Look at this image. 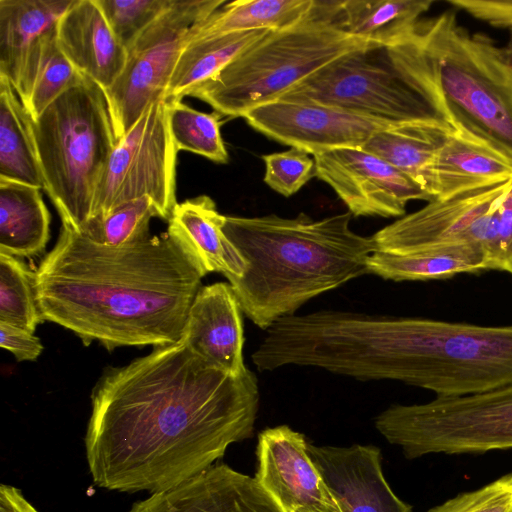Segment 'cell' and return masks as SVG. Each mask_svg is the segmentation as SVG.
Returning a JSON list of instances; mask_svg holds the SVG:
<instances>
[{"label":"cell","mask_w":512,"mask_h":512,"mask_svg":"<svg viewBox=\"0 0 512 512\" xmlns=\"http://www.w3.org/2000/svg\"><path fill=\"white\" fill-rule=\"evenodd\" d=\"M44 190L62 225L76 232L91 219L95 193L117 145L104 90L84 75L32 119Z\"/></svg>","instance_id":"cell-6"},{"label":"cell","mask_w":512,"mask_h":512,"mask_svg":"<svg viewBox=\"0 0 512 512\" xmlns=\"http://www.w3.org/2000/svg\"><path fill=\"white\" fill-rule=\"evenodd\" d=\"M0 179L44 189L32 118L3 77H0Z\"/></svg>","instance_id":"cell-26"},{"label":"cell","mask_w":512,"mask_h":512,"mask_svg":"<svg viewBox=\"0 0 512 512\" xmlns=\"http://www.w3.org/2000/svg\"><path fill=\"white\" fill-rule=\"evenodd\" d=\"M0 346L18 361H34L43 351L40 339L32 332L5 322H0Z\"/></svg>","instance_id":"cell-37"},{"label":"cell","mask_w":512,"mask_h":512,"mask_svg":"<svg viewBox=\"0 0 512 512\" xmlns=\"http://www.w3.org/2000/svg\"><path fill=\"white\" fill-rule=\"evenodd\" d=\"M0 322L32 333L44 322L36 301L35 272L4 252H0Z\"/></svg>","instance_id":"cell-30"},{"label":"cell","mask_w":512,"mask_h":512,"mask_svg":"<svg viewBox=\"0 0 512 512\" xmlns=\"http://www.w3.org/2000/svg\"><path fill=\"white\" fill-rule=\"evenodd\" d=\"M57 44L75 69L108 90L123 72L128 53L96 0H73L57 25Z\"/></svg>","instance_id":"cell-19"},{"label":"cell","mask_w":512,"mask_h":512,"mask_svg":"<svg viewBox=\"0 0 512 512\" xmlns=\"http://www.w3.org/2000/svg\"><path fill=\"white\" fill-rule=\"evenodd\" d=\"M202 274L166 232L108 247L61 226L35 271L44 321L108 350L182 339Z\"/></svg>","instance_id":"cell-2"},{"label":"cell","mask_w":512,"mask_h":512,"mask_svg":"<svg viewBox=\"0 0 512 512\" xmlns=\"http://www.w3.org/2000/svg\"><path fill=\"white\" fill-rule=\"evenodd\" d=\"M511 179L510 156L456 129L448 135L431 163L426 191L432 200H441Z\"/></svg>","instance_id":"cell-20"},{"label":"cell","mask_w":512,"mask_h":512,"mask_svg":"<svg viewBox=\"0 0 512 512\" xmlns=\"http://www.w3.org/2000/svg\"><path fill=\"white\" fill-rule=\"evenodd\" d=\"M243 118L268 138L311 155L334 148H362L374 133L391 126L327 105L281 100L256 107Z\"/></svg>","instance_id":"cell-13"},{"label":"cell","mask_w":512,"mask_h":512,"mask_svg":"<svg viewBox=\"0 0 512 512\" xmlns=\"http://www.w3.org/2000/svg\"><path fill=\"white\" fill-rule=\"evenodd\" d=\"M427 512H512V473L461 493Z\"/></svg>","instance_id":"cell-35"},{"label":"cell","mask_w":512,"mask_h":512,"mask_svg":"<svg viewBox=\"0 0 512 512\" xmlns=\"http://www.w3.org/2000/svg\"><path fill=\"white\" fill-rule=\"evenodd\" d=\"M256 458L254 478L282 512H341L300 432L287 425L264 429Z\"/></svg>","instance_id":"cell-14"},{"label":"cell","mask_w":512,"mask_h":512,"mask_svg":"<svg viewBox=\"0 0 512 512\" xmlns=\"http://www.w3.org/2000/svg\"><path fill=\"white\" fill-rule=\"evenodd\" d=\"M50 213L41 188L0 179V252L23 258L45 251Z\"/></svg>","instance_id":"cell-23"},{"label":"cell","mask_w":512,"mask_h":512,"mask_svg":"<svg viewBox=\"0 0 512 512\" xmlns=\"http://www.w3.org/2000/svg\"><path fill=\"white\" fill-rule=\"evenodd\" d=\"M512 40V39H511ZM509 45L512 47V41L509 43Z\"/></svg>","instance_id":"cell-39"},{"label":"cell","mask_w":512,"mask_h":512,"mask_svg":"<svg viewBox=\"0 0 512 512\" xmlns=\"http://www.w3.org/2000/svg\"><path fill=\"white\" fill-rule=\"evenodd\" d=\"M447 3L492 27L512 33V0H448Z\"/></svg>","instance_id":"cell-36"},{"label":"cell","mask_w":512,"mask_h":512,"mask_svg":"<svg viewBox=\"0 0 512 512\" xmlns=\"http://www.w3.org/2000/svg\"><path fill=\"white\" fill-rule=\"evenodd\" d=\"M269 30L237 32L189 40L170 76L164 97L182 100Z\"/></svg>","instance_id":"cell-27"},{"label":"cell","mask_w":512,"mask_h":512,"mask_svg":"<svg viewBox=\"0 0 512 512\" xmlns=\"http://www.w3.org/2000/svg\"><path fill=\"white\" fill-rule=\"evenodd\" d=\"M375 427L408 459L511 449L512 384L424 404H394L375 418Z\"/></svg>","instance_id":"cell-8"},{"label":"cell","mask_w":512,"mask_h":512,"mask_svg":"<svg viewBox=\"0 0 512 512\" xmlns=\"http://www.w3.org/2000/svg\"><path fill=\"white\" fill-rule=\"evenodd\" d=\"M157 211L149 197L125 203L105 216L90 219L81 229L95 243L120 247L150 237L149 224Z\"/></svg>","instance_id":"cell-31"},{"label":"cell","mask_w":512,"mask_h":512,"mask_svg":"<svg viewBox=\"0 0 512 512\" xmlns=\"http://www.w3.org/2000/svg\"><path fill=\"white\" fill-rule=\"evenodd\" d=\"M511 186L512 179L447 199L431 200L372 235L377 251L407 254L469 245L486 254L491 270L502 271L503 209Z\"/></svg>","instance_id":"cell-9"},{"label":"cell","mask_w":512,"mask_h":512,"mask_svg":"<svg viewBox=\"0 0 512 512\" xmlns=\"http://www.w3.org/2000/svg\"><path fill=\"white\" fill-rule=\"evenodd\" d=\"M370 274L385 280L447 279L462 273L491 270L486 254L469 245L436 247L407 254L374 252L367 259Z\"/></svg>","instance_id":"cell-24"},{"label":"cell","mask_w":512,"mask_h":512,"mask_svg":"<svg viewBox=\"0 0 512 512\" xmlns=\"http://www.w3.org/2000/svg\"><path fill=\"white\" fill-rule=\"evenodd\" d=\"M112 32L127 50L173 0H96Z\"/></svg>","instance_id":"cell-33"},{"label":"cell","mask_w":512,"mask_h":512,"mask_svg":"<svg viewBox=\"0 0 512 512\" xmlns=\"http://www.w3.org/2000/svg\"><path fill=\"white\" fill-rule=\"evenodd\" d=\"M0 512H38L23 496L21 491L11 485L0 486Z\"/></svg>","instance_id":"cell-38"},{"label":"cell","mask_w":512,"mask_h":512,"mask_svg":"<svg viewBox=\"0 0 512 512\" xmlns=\"http://www.w3.org/2000/svg\"><path fill=\"white\" fill-rule=\"evenodd\" d=\"M170 99L160 97L117 143L98 184L92 218L149 197L159 218L169 220L177 205L178 150L169 123Z\"/></svg>","instance_id":"cell-10"},{"label":"cell","mask_w":512,"mask_h":512,"mask_svg":"<svg viewBox=\"0 0 512 512\" xmlns=\"http://www.w3.org/2000/svg\"><path fill=\"white\" fill-rule=\"evenodd\" d=\"M351 215L225 216L222 230L245 262L227 280L246 317L267 330L312 298L370 274L367 259L377 247L350 228Z\"/></svg>","instance_id":"cell-3"},{"label":"cell","mask_w":512,"mask_h":512,"mask_svg":"<svg viewBox=\"0 0 512 512\" xmlns=\"http://www.w3.org/2000/svg\"><path fill=\"white\" fill-rule=\"evenodd\" d=\"M367 44L333 25L332 1L314 0L302 21L269 30L189 96L208 103L221 115L243 117L279 100L341 55Z\"/></svg>","instance_id":"cell-5"},{"label":"cell","mask_w":512,"mask_h":512,"mask_svg":"<svg viewBox=\"0 0 512 512\" xmlns=\"http://www.w3.org/2000/svg\"><path fill=\"white\" fill-rule=\"evenodd\" d=\"M254 372L232 376L180 341L108 367L91 394L86 456L99 487L152 494L205 471L253 436Z\"/></svg>","instance_id":"cell-1"},{"label":"cell","mask_w":512,"mask_h":512,"mask_svg":"<svg viewBox=\"0 0 512 512\" xmlns=\"http://www.w3.org/2000/svg\"><path fill=\"white\" fill-rule=\"evenodd\" d=\"M128 512H282L255 478L226 464L205 471L149 498Z\"/></svg>","instance_id":"cell-17"},{"label":"cell","mask_w":512,"mask_h":512,"mask_svg":"<svg viewBox=\"0 0 512 512\" xmlns=\"http://www.w3.org/2000/svg\"><path fill=\"white\" fill-rule=\"evenodd\" d=\"M453 130L441 122L391 125L374 133L362 149L404 172L426 191L431 163Z\"/></svg>","instance_id":"cell-25"},{"label":"cell","mask_w":512,"mask_h":512,"mask_svg":"<svg viewBox=\"0 0 512 512\" xmlns=\"http://www.w3.org/2000/svg\"><path fill=\"white\" fill-rule=\"evenodd\" d=\"M419 29L455 129L512 158V47L469 32L454 10L421 21Z\"/></svg>","instance_id":"cell-7"},{"label":"cell","mask_w":512,"mask_h":512,"mask_svg":"<svg viewBox=\"0 0 512 512\" xmlns=\"http://www.w3.org/2000/svg\"><path fill=\"white\" fill-rule=\"evenodd\" d=\"M73 0H0V77L23 105L31 95L47 43Z\"/></svg>","instance_id":"cell-15"},{"label":"cell","mask_w":512,"mask_h":512,"mask_svg":"<svg viewBox=\"0 0 512 512\" xmlns=\"http://www.w3.org/2000/svg\"><path fill=\"white\" fill-rule=\"evenodd\" d=\"M308 453L341 512H411L386 481L374 445L315 446Z\"/></svg>","instance_id":"cell-16"},{"label":"cell","mask_w":512,"mask_h":512,"mask_svg":"<svg viewBox=\"0 0 512 512\" xmlns=\"http://www.w3.org/2000/svg\"><path fill=\"white\" fill-rule=\"evenodd\" d=\"M279 100L327 105L391 125L454 127L419 28L400 42L368 43L341 55Z\"/></svg>","instance_id":"cell-4"},{"label":"cell","mask_w":512,"mask_h":512,"mask_svg":"<svg viewBox=\"0 0 512 512\" xmlns=\"http://www.w3.org/2000/svg\"><path fill=\"white\" fill-rule=\"evenodd\" d=\"M315 176L328 184L354 216L400 217L411 200L432 198L410 176L358 147L312 155Z\"/></svg>","instance_id":"cell-12"},{"label":"cell","mask_w":512,"mask_h":512,"mask_svg":"<svg viewBox=\"0 0 512 512\" xmlns=\"http://www.w3.org/2000/svg\"><path fill=\"white\" fill-rule=\"evenodd\" d=\"M433 0L333 1L332 23L340 31L374 44H393L414 35Z\"/></svg>","instance_id":"cell-22"},{"label":"cell","mask_w":512,"mask_h":512,"mask_svg":"<svg viewBox=\"0 0 512 512\" xmlns=\"http://www.w3.org/2000/svg\"><path fill=\"white\" fill-rule=\"evenodd\" d=\"M221 114L191 108L179 99H170L168 123L178 151L201 155L216 163H227L229 155L221 136Z\"/></svg>","instance_id":"cell-29"},{"label":"cell","mask_w":512,"mask_h":512,"mask_svg":"<svg viewBox=\"0 0 512 512\" xmlns=\"http://www.w3.org/2000/svg\"><path fill=\"white\" fill-rule=\"evenodd\" d=\"M182 340L209 365L240 376L244 364L241 308L230 284L201 286L190 306Z\"/></svg>","instance_id":"cell-18"},{"label":"cell","mask_w":512,"mask_h":512,"mask_svg":"<svg viewBox=\"0 0 512 512\" xmlns=\"http://www.w3.org/2000/svg\"><path fill=\"white\" fill-rule=\"evenodd\" d=\"M313 4L314 0L226 2L206 20L192 28L189 40L253 30L289 28L302 21Z\"/></svg>","instance_id":"cell-28"},{"label":"cell","mask_w":512,"mask_h":512,"mask_svg":"<svg viewBox=\"0 0 512 512\" xmlns=\"http://www.w3.org/2000/svg\"><path fill=\"white\" fill-rule=\"evenodd\" d=\"M224 219L215 202L201 195L177 203L168 220L167 233L203 277L211 272L237 277L244 272V260L222 230Z\"/></svg>","instance_id":"cell-21"},{"label":"cell","mask_w":512,"mask_h":512,"mask_svg":"<svg viewBox=\"0 0 512 512\" xmlns=\"http://www.w3.org/2000/svg\"><path fill=\"white\" fill-rule=\"evenodd\" d=\"M81 77L82 74L60 50L54 36L45 47L30 98L24 105L31 118L37 119Z\"/></svg>","instance_id":"cell-32"},{"label":"cell","mask_w":512,"mask_h":512,"mask_svg":"<svg viewBox=\"0 0 512 512\" xmlns=\"http://www.w3.org/2000/svg\"><path fill=\"white\" fill-rule=\"evenodd\" d=\"M224 0H173L128 50L125 68L105 92L117 143L148 106L163 97L192 28L220 9Z\"/></svg>","instance_id":"cell-11"},{"label":"cell","mask_w":512,"mask_h":512,"mask_svg":"<svg viewBox=\"0 0 512 512\" xmlns=\"http://www.w3.org/2000/svg\"><path fill=\"white\" fill-rule=\"evenodd\" d=\"M309 155L293 147L263 155L264 182L277 193L285 197L292 196L315 175V162Z\"/></svg>","instance_id":"cell-34"}]
</instances>
